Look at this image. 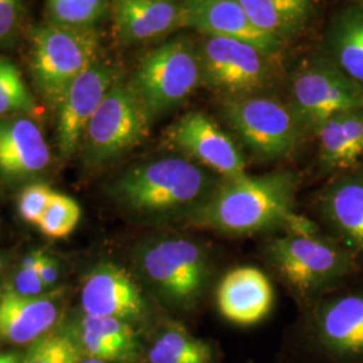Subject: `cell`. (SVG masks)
<instances>
[{
  "label": "cell",
  "instance_id": "6da1fadb",
  "mask_svg": "<svg viewBox=\"0 0 363 363\" xmlns=\"http://www.w3.org/2000/svg\"><path fill=\"white\" fill-rule=\"evenodd\" d=\"M296 186L292 172L222 179L208 202L187 220L194 228L233 235L283 229L294 213Z\"/></svg>",
  "mask_w": 363,
  "mask_h": 363
},
{
  "label": "cell",
  "instance_id": "7a4b0ae2",
  "mask_svg": "<svg viewBox=\"0 0 363 363\" xmlns=\"http://www.w3.org/2000/svg\"><path fill=\"white\" fill-rule=\"evenodd\" d=\"M222 179L191 159L164 157L127 171L117 181L115 195L125 208L143 216L189 218Z\"/></svg>",
  "mask_w": 363,
  "mask_h": 363
},
{
  "label": "cell",
  "instance_id": "3957f363",
  "mask_svg": "<svg viewBox=\"0 0 363 363\" xmlns=\"http://www.w3.org/2000/svg\"><path fill=\"white\" fill-rule=\"evenodd\" d=\"M140 269L171 306L190 310L203 296L211 276L208 250L195 240L172 235L145 245Z\"/></svg>",
  "mask_w": 363,
  "mask_h": 363
},
{
  "label": "cell",
  "instance_id": "277c9868",
  "mask_svg": "<svg viewBox=\"0 0 363 363\" xmlns=\"http://www.w3.org/2000/svg\"><path fill=\"white\" fill-rule=\"evenodd\" d=\"M100 46L91 27L52 23L34 35L31 70L39 91L58 106L70 85L96 64Z\"/></svg>",
  "mask_w": 363,
  "mask_h": 363
},
{
  "label": "cell",
  "instance_id": "5b68a950",
  "mask_svg": "<svg viewBox=\"0 0 363 363\" xmlns=\"http://www.w3.org/2000/svg\"><path fill=\"white\" fill-rule=\"evenodd\" d=\"M223 113L241 140L259 156L274 159L289 155L301 139V123L281 101L261 96H230Z\"/></svg>",
  "mask_w": 363,
  "mask_h": 363
},
{
  "label": "cell",
  "instance_id": "8992f818",
  "mask_svg": "<svg viewBox=\"0 0 363 363\" xmlns=\"http://www.w3.org/2000/svg\"><path fill=\"white\" fill-rule=\"evenodd\" d=\"M151 112L132 85L115 82L85 132L88 156L103 163L143 143L150 133Z\"/></svg>",
  "mask_w": 363,
  "mask_h": 363
},
{
  "label": "cell",
  "instance_id": "52a82bcc",
  "mask_svg": "<svg viewBox=\"0 0 363 363\" xmlns=\"http://www.w3.org/2000/svg\"><path fill=\"white\" fill-rule=\"evenodd\" d=\"M202 79L199 57L184 42H169L148 52L130 84L151 115L183 103Z\"/></svg>",
  "mask_w": 363,
  "mask_h": 363
},
{
  "label": "cell",
  "instance_id": "ba28073f",
  "mask_svg": "<svg viewBox=\"0 0 363 363\" xmlns=\"http://www.w3.org/2000/svg\"><path fill=\"white\" fill-rule=\"evenodd\" d=\"M267 255L276 272L301 294L325 288L350 271L347 252L318 235L286 234L267 245Z\"/></svg>",
  "mask_w": 363,
  "mask_h": 363
},
{
  "label": "cell",
  "instance_id": "9c48e42d",
  "mask_svg": "<svg viewBox=\"0 0 363 363\" xmlns=\"http://www.w3.org/2000/svg\"><path fill=\"white\" fill-rule=\"evenodd\" d=\"M291 99L301 125L316 130L331 117L363 109V86L340 69L313 62L294 79Z\"/></svg>",
  "mask_w": 363,
  "mask_h": 363
},
{
  "label": "cell",
  "instance_id": "30bf717a",
  "mask_svg": "<svg viewBox=\"0 0 363 363\" xmlns=\"http://www.w3.org/2000/svg\"><path fill=\"white\" fill-rule=\"evenodd\" d=\"M265 54L242 40L208 37L199 54L202 76L230 96L252 94L268 79Z\"/></svg>",
  "mask_w": 363,
  "mask_h": 363
},
{
  "label": "cell",
  "instance_id": "8fae6325",
  "mask_svg": "<svg viewBox=\"0 0 363 363\" xmlns=\"http://www.w3.org/2000/svg\"><path fill=\"white\" fill-rule=\"evenodd\" d=\"M167 139L195 163L218 174L223 179L247 174L244 155L232 138L202 112H190L182 116L169 127Z\"/></svg>",
  "mask_w": 363,
  "mask_h": 363
},
{
  "label": "cell",
  "instance_id": "7c38bea8",
  "mask_svg": "<svg viewBox=\"0 0 363 363\" xmlns=\"http://www.w3.org/2000/svg\"><path fill=\"white\" fill-rule=\"evenodd\" d=\"M115 82L113 70L96 62L70 85L58 105L57 135L62 155H73L77 151L91 117Z\"/></svg>",
  "mask_w": 363,
  "mask_h": 363
},
{
  "label": "cell",
  "instance_id": "4fadbf2b",
  "mask_svg": "<svg viewBox=\"0 0 363 363\" xmlns=\"http://www.w3.org/2000/svg\"><path fill=\"white\" fill-rule=\"evenodd\" d=\"M85 315L116 318L125 322L143 319L147 304L130 273L115 264H103L86 277L81 291Z\"/></svg>",
  "mask_w": 363,
  "mask_h": 363
},
{
  "label": "cell",
  "instance_id": "5bb4252c",
  "mask_svg": "<svg viewBox=\"0 0 363 363\" xmlns=\"http://www.w3.org/2000/svg\"><path fill=\"white\" fill-rule=\"evenodd\" d=\"M182 7L183 26L208 37L242 40L267 52L280 42L253 25L238 0H184Z\"/></svg>",
  "mask_w": 363,
  "mask_h": 363
},
{
  "label": "cell",
  "instance_id": "9a60e30c",
  "mask_svg": "<svg viewBox=\"0 0 363 363\" xmlns=\"http://www.w3.org/2000/svg\"><path fill=\"white\" fill-rule=\"evenodd\" d=\"M273 301L269 279L255 267H238L226 273L217 289L220 315L237 325H257L269 315Z\"/></svg>",
  "mask_w": 363,
  "mask_h": 363
},
{
  "label": "cell",
  "instance_id": "2e32d148",
  "mask_svg": "<svg viewBox=\"0 0 363 363\" xmlns=\"http://www.w3.org/2000/svg\"><path fill=\"white\" fill-rule=\"evenodd\" d=\"M50 152L37 124L28 118H0V177L25 179L49 164Z\"/></svg>",
  "mask_w": 363,
  "mask_h": 363
},
{
  "label": "cell",
  "instance_id": "e0dca14e",
  "mask_svg": "<svg viewBox=\"0 0 363 363\" xmlns=\"http://www.w3.org/2000/svg\"><path fill=\"white\" fill-rule=\"evenodd\" d=\"M319 208L342 241L363 255V172L328 183L319 196Z\"/></svg>",
  "mask_w": 363,
  "mask_h": 363
},
{
  "label": "cell",
  "instance_id": "ac0fdd59",
  "mask_svg": "<svg viewBox=\"0 0 363 363\" xmlns=\"http://www.w3.org/2000/svg\"><path fill=\"white\" fill-rule=\"evenodd\" d=\"M113 23L127 42H143L183 26V7L175 0H115Z\"/></svg>",
  "mask_w": 363,
  "mask_h": 363
},
{
  "label": "cell",
  "instance_id": "d6986e66",
  "mask_svg": "<svg viewBox=\"0 0 363 363\" xmlns=\"http://www.w3.org/2000/svg\"><path fill=\"white\" fill-rule=\"evenodd\" d=\"M58 316L54 301L7 291L0 296V340L15 345L35 342Z\"/></svg>",
  "mask_w": 363,
  "mask_h": 363
},
{
  "label": "cell",
  "instance_id": "ffe728a7",
  "mask_svg": "<svg viewBox=\"0 0 363 363\" xmlns=\"http://www.w3.org/2000/svg\"><path fill=\"white\" fill-rule=\"evenodd\" d=\"M319 155L328 169L354 167L363 157V109L328 118L318 130Z\"/></svg>",
  "mask_w": 363,
  "mask_h": 363
},
{
  "label": "cell",
  "instance_id": "44dd1931",
  "mask_svg": "<svg viewBox=\"0 0 363 363\" xmlns=\"http://www.w3.org/2000/svg\"><path fill=\"white\" fill-rule=\"evenodd\" d=\"M318 331L330 350L362 354L363 296H343L328 303L319 312Z\"/></svg>",
  "mask_w": 363,
  "mask_h": 363
},
{
  "label": "cell",
  "instance_id": "7402d4cb",
  "mask_svg": "<svg viewBox=\"0 0 363 363\" xmlns=\"http://www.w3.org/2000/svg\"><path fill=\"white\" fill-rule=\"evenodd\" d=\"M252 23L279 39L298 30L310 13V0H238Z\"/></svg>",
  "mask_w": 363,
  "mask_h": 363
},
{
  "label": "cell",
  "instance_id": "603a6c76",
  "mask_svg": "<svg viewBox=\"0 0 363 363\" xmlns=\"http://www.w3.org/2000/svg\"><path fill=\"white\" fill-rule=\"evenodd\" d=\"M330 43L340 70L363 86L362 10H349L337 18Z\"/></svg>",
  "mask_w": 363,
  "mask_h": 363
},
{
  "label": "cell",
  "instance_id": "cb8c5ba5",
  "mask_svg": "<svg viewBox=\"0 0 363 363\" xmlns=\"http://www.w3.org/2000/svg\"><path fill=\"white\" fill-rule=\"evenodd\" d=\"M213 358L206 342L177 323L164 328L148 350L150 363H213Z\"/></svg>",
  "mask_w": 363,
  "mask_h": 363
},
{
  "label": "cell",
  "instance_id": "d4e9b609",
  "mask_svg": "<svg viewBox=\"0 0 363 363\" xmlns=\"http://www.w3.org/2000/svg\"><path fill=\"white\" fill-rule=\"evenodd\" d=\"M37 104L27 89L18 67L0 57V117L16 113H33Z\"/></svg>",
  "mask_w": 363,
  "mask_h": 363
},
{
  "label": "cell",
  "instance_id": "484cf974",
  "mask_svg": "<svg viewBox=\"0 0 363 363\" xmlns=\"http://www.w3.org/2000/svg\"><path fill=\"white\" fill-rule=\"evenodd\" d=\"M81 218V208L70 196L52 193L49 206L37 226L50 238H64L72 233Z\"/></svg>",
  "mask_w": 363,
  "mask_h": 363
},
{
  "label": "cell",
  "instance_id": "4316f807",
  "mask_svg": "<svg viewBox=\"0 0 363 363\" xmlns=\"http://www.w3.org/2000/svg\"><path fill=\"white\" fill-rule=\"evenodd\" d=\"M48 9L57 25L91 27L105 10V0H48Z\"/></svg>",
  "mask_w": 363,
  "mask_h": 363
},
{
  "label": "cell",
  "instance_id": "83f0119b",
  "mask_svg": "<svg viewBox=\"0 0 363 363\" xmlns=\"http://www.w3.org/2000/svg\"><path fill=\"white\" fill-rule=\"evenodd\" d=\"M77 345L65 335H48L33 342L22 363H79Z\"/></svg>",
  "mask_w": 363,
  "mask_h": 363
},
{
  "label": "cell",
  "instance_id": "f1b7e54d",
  "mask_svg": "<svg viewBox=\"0 0 363 363\" xmlns=\"http://www.w3.org/2000/svg\"><path fill=\"white\" fill-rule=\"evenodd\" d=\"M81 328L96 333L111 340L125 351L133 361L136 359L139 342L133 327L128 322L116 318H99L85 315L81 322Z\"/></svg>",
  "mask_w": 363,
  "mask_h": 363
},
{
  "label": "cell",
  "instance_id": "f546056e",
  "mask_svg": "<svg viewBox=\"0 0 363 363\" xmlns=\"http://www.w3.org/2000/svg\"><path fill=\"white\" fill-rule=\"evenodd\" d=\"M81 347L86 352L88 358L104 362H133L130 355L104 337L81 328L79 333Z\"/></svg>",
  "mask_w": 363,
  "mask_h": 363
},
{
  "label": "cell",
  "instance_id": "4dcf8cb0",
  "mask_svg": "<svg viewBox=\"0 0 363 363\" xmlns=\"http://www.w3.org/2000/svg\"><path fill=\"white\" fill-rule=\"evenodd\" d=\"M52 189L46 184H31L26 187L19 198V213L30 223H38L49 206L52 196Z\"/></svg>",
  "mask_w": 363,
  "mask_h": 363
},
{
  "label": "cell",
  "instance_id": "1f68e13d",
  "mask_svg": "<svg viewBox=\"0 0 363 363\" xmlns=\"http://www.w3.org/2000/svg\"><path fill=\"white\" fill-rule=\"evenodd\" d=\"M45 288L37 268H21L15 277V291L25 296H37Z\"/></svg>",
  "mask_w": 363,
  "mask_h": 363
},
{
  "label": "cell",
  "instance_id": "d6a6232c",
  "mask_svg": "<svg viewBox=\"0 0 363 363\" xmlns=\"http://www.w3.org/2000/svg\"><path fill=\"white\" fill-rule=\"evenodd\" d=\"M19 13V0H0V40L9 38L15 30Z\"/></svg>",
  "mask_w": 363,
  "mask_h": 363
},
{
  "label": "cell",
  "instance_id": "836d02e7",
  "mask_svg": "<svg viewBox=\"0 0 363 363\" xmlns=\"http://www.w3.org/2000/svg\"><path fill=\"white\" fill-rule=\"evenodd\" d=\"M283 230L295 237H316L319 233V229L315 222L295 211L286 218Z\"/></svg>",
  "mask_w": 363,
  "mask_h": 363
},
{
  "label": "cell",
  "instance_id": "e575fe53",
  "mask_svg": "<svg viewBox=\"0 0 363 363\" xmlns=\"http://www.w3.org/2000/svg\"><path fill=\"white\" fill-rule=\"evenodd\" d=\"M37 272H38L39 277L43 281L45 286H50L52 283H55V280L58 277V265H57L55 259L42 253L38 265H37Z\"/></svg>",
  "mask_w": 363,
  "mask_h": 363
},
{
  "label": "cell",
  "instance_id": "d590c367",
  "mask_svg": "<svg viewBox=\"0 0 363 363\" xmlns=\"http://www.w3.org/2000/svg\"><path fill=\"white\" fill-rule=\"evenodd\" d=\"M40 256H42V252H34V253L28 255L26 259H23L22 268H37Z\"/></svg>",
  "mask_w": 363,
  "mask_h": 363
},
{
  "label": "cell",
  "instance_id": "8d00e7d4",
  "mask_svg": "<svg viewBox=\"0 0 363 363\" xmlns=\"http://www.w3.org/2000/svg\"><path fill=\"white\" fill-rule=\"evenodd\" d=\"M23 357L18 352H3V359L0 363H22Z\"/></svg>",
  "mask_w": 363,
  "mask_h": 363
},
{
  "label": "cell",
  "instance_id": "74e56055",
  "mask_svg": "<svg viewBox=\"0 0 363 363\" xmlns=\"http://www.w3.org/2000/svg\"><path fill=\"white\" fill-rule=\"evenodd\" d=\"M79 363H108L104 361H99V359H93V358H86V359H81Z\"/></svg>",
  "mask_w": 363,
  "mask_h": 363
},
{
  "label": "cell",
  "instance_id": "f35d334b",
  "mask_svg": "<svg viewBox=\"0 0 363 363\" xmlns=\"http://www.w3.org/2000/svg\"><path fill=\"white\" fill-rule=\"evenodd\" d=\"M1 271H3V262H1V259H0V274H1Z\"/></svg>",
  "mask_w": 363,
  "mask_h": 363
},
{
  "label": "cell",
  "instance_id": "ab89813d",
  "mask_svg": "<svg viewBox=\"0 0 363 363\" xmlns=\"http://www.w3.org/2000/svg\"><path fill=\"white\" fill-rule=\"evenodd\" d=\"M1 359H3V352H0V362H1Z\"/></svg>",
  "mask_w": 363,
  "mask_h": 363
}]
</instances>
